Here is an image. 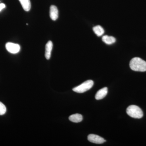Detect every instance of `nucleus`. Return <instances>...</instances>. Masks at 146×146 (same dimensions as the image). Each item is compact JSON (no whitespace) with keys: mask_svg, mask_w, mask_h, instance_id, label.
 I'll use <instances>...</instances> for the list:
<instances>
[{"mask_svg":"<svg viewBox=\"0 0 146 146\" xmlns=\"http://www.w3.org/2000/svg\"><path fill=\"white\" fill-rule=\"evenodd\" d=\"M5 5L4 3L0 4V12L3 9L5 8Z\"/></svg>","mask_w":146,"mask_h":146,"instance_id":"nucleus-14","label":"nucleus"},{"mask_svg":"<svg viewBox=\"0 0 146 146\" xmlns=\"http://www.w3.org/2000/svg\"><path fill=\"white\" fill-rule=\"evenodd\" d=\"M93 30L95 34L99 36H102L104 33V29L101 26L99 25L94 27L93 28Z\"/></svg>","mask_w":146,"mask_h":146,"instance_id":"nucleus-12","label":"nucleus"},{"mask_svg":"<svg viewBox=\"0 0 146 146\" xmlns=\"http://www.w3.org/2000/svg\"><path fill=\"white\" fill-rule=\"evenodd\" d=\"M94 84V82L92 80H88L84 82L80 85L75 87L73 91L78 93H83L88 91L92 88Z\"/></svg>","mask_w":146,"mask_h":146,"instance_id":"nucleus-3","label":"nucleus"},{"mask_svg":"<svg viewBox=\"0 0 146 146\" xmlns=\"http://www.w3.org/2000/svg\"><path fill=\"white\" fill-rule=\"evenodd\" d=\"M126 112L129 116L135 119H141L143 116L142 110L136 105L129 106L126 110Z\"/></svg>","mask_w":146,"mask_h":146,"instance_id":"nucleus-2","label":"nucleus"},{"mask_svg":"<svg viewBox=\"0 0 146 146\" xmlns=\"http://www.w3.org/2000/svg\"><path fill=\"white\" fill-rule=\"evenodd\" d=\"M129 66L133 71L141 72L146 71V62L140 58H132L129 63Z\"/></svg>","mask_w":146,"mask_h":146,"instance_id":"nucleus-1","label":"nucleus"},{"mask_svg":"<svg viewBox=\"0 0 146 146\" xmlns=\"http://www.w3.org/2000/svg\"><path fill=\"white\" fill-rule=\"evenodd\" d=\"M102 39L105 43L108 45L112 44L116 42V39L115 37L108 35H104L103 36Z\"/></svg>","mask_w":146,"mask_h":146,"instance_id":"nucleus-11","label":"nucleus"},{"mask_svg":"<svg viewBox=\"0 0 146 146\" xmlns=\"http://www.w3.org/2000/svg\"><path fill=\"white\" fill-rule=\"evenodd\" d=\"M50 16L51 19L53 21H56L58 18V10L55 6L52 5L50 7Z\"/></svg>","mask_w":146,"mask_h":146,"instance_id":"nucleus-6","label":"nucleus"},{"mask_svg":"<svg viewBox=\"0 0 146 146\" xmlns=\"http://www.w3.org/2000/svg\"><path fill=\"white\" fill-rule=\"evenodd\" d=\"M71 121L74 123H79L83 119L82 115L79 114H75L71 115L69 118Z\"/></svg>","mask_w":146,"mask_h":146,"instance_id":"nucleus-9","label":"nucleus"},{"mask_svg":"<svg viewBox=\"0 0 146 146\" xmlns=\"http://www.w3.org/2000/svg\"><path fill=\"white\" fill-rule=\"evenodd\" d=\"M6 112V108L2 103L0 102V115H4Z\"/></svg>","mask_w":146,"mask_h":146,"instance_id":"nucleus-13","label":"nucleus"},{"mask_svg":"<svg viewBox=\"0 0 146 146\" xmlns=\"http://www.w3.org/2000/svg\"><path fill=\"white\" fill-rule=\"evenodd\" d=\"M23 8L25 11H28L31 8V4L30 0H19Z\"/></svg>","mask_w":146,"mask_h":146,"instance_id":"nucleus-10","label":"nucleus"},{"mask_svg":"<svg viewBox=\"0 0 146 146\" xmlns=\"http://www.w3.org/2000/svg\"><path fill=\"white\" fill-rule=\"evenodd\" d=\"M5 47L9 52L12 54L17 53L20 51L21 49L20 45L11 42H8L6 44Z\"/></svg>","mask_w":146,"mask_h":146,"instance_id":"nucleus-4","label":"nucleus"},{"mask_svg":"<svg viewBox=\"0 0 146 146\" xmlns=\"http://www.w3.org/2000/svg\"><path fill=\"white\" fill-rule=\"evenodd\" d=\"M108 94L107 87H105L100 89L97 92L95 96V98L97 100L102 99L105 98Z\"/></svg>","mask_w":146,"mask_h":146,"instance_id":"nucleus-7","label":"nucleus"},{"mask_svg":"<svg viewBox=\"0 0 146 146\" xmlns=\"http://www.w3.org/2000/svg\"><path fill=\"white\" fill-rule=\"evenodd\" d=\"M53 47L52 42L50 41L47 43L46 45V50H45V57L47 60H49L51 57V52Z\"/></svg>","mask_w":146,"mask_h":146,"instance_id":"nucleus-8","label":"nucleus"},{"mask_svg":"<svg viewBox=\"0 0 146 146\" xmlns=\"http://www.w3.org/2000/svg\"><path fill=\"white\" fill-rule=\"evenodd\" d=\"M88 140L91 143L97 144H102L106 141L100 136L94 134H89L88 136Z\"/></svg>","mask_w":146,"mask_h":146,"instance_id":"nucleus-5","label":"nucleus"}]
</instances>
